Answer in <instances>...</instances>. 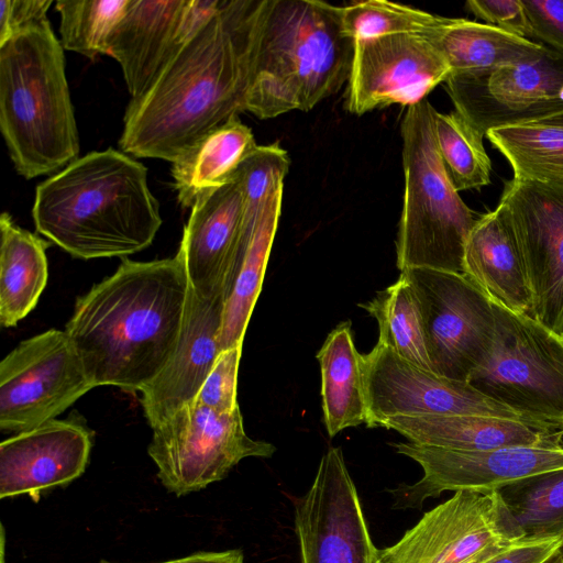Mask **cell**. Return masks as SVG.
Returning a JSON list of instances; mask_svg holds the SVG:
<instances>
[{
    "label": "cell",
    "instance_id": "obj_1",
    "mask_svg": "<svg viewBox=\"0 0 563 563\" xmlns=\"http://www.w3.org/2000/svg\"><path fill=\"white\" fill-rule=\"evenodd\" d=\"M269 0H221L217 12L131 99L119 146L174 163L207 133L245 111Z\"/></svg>",
    "mask_w": 563,
    "mask_h": 563
},
{
    "label": "cell",
    "instance_id": "obj_2",
    "mask_svg": "<svg viewBox=\"0 0 563 563\" xmlns=\"http://www.w3.org/2000/svg\"><path fill=\"white\" fill-rule=\"evenodd\" d=\"M189 282L177 255L123 258L118 269L77 298L65 327L93 387L141 391L177 347Z\"/></svg>",
    "mask_w": 563,
    "mask_h": 563
},
{
    "label": "cell",
    "instance_id": "obj_3",
    "mask_svg": "<svg viewBox=\"0 0 563 563\" xmlns=\"http://www.w3.org/2000/svg\"><path fill=\"white\" fill-rule=\"evenodd\" d=\"M38 233L73 257H125L148 247L162 225L147 169L122 151H95L38 184Z\"/></svg>",
    "mask_w": 563,
    "mask_h": 563
},
{
    "label": "cell",
    "instance_id": "obj_4",
    "mask_svg": "<svg viewBox=\"0 0 563 563\" xmlns=\"http://www.w3.org/2000/svg\"><path fill=\"white\" fill-rule=\"evenodd\" d=\"M0 129L14 168L25 179L78 158L64 48L47 19L0 44Z\"/></svg>",
    "mask_w": 563,
    "mask_h": 563
},
{
    "label": "cell",
    "instance_id": "obj_5",
    "mask_svg": "<svg viewBox=\"0 0 563 563\" xmlns=\"http://www.w3.org/2000/svg\"><path fill=\"white\" fill-rule=\"evenodd\" d=\"M340 7L317 0H269L245 111L265 120L309 111L349 81L355 41Z\"/></svg>",
    "mask_w": 563,
    "mask_h": 563
},
{
    "label": "cell",
    "instance_id": "obj_6",
    "mask_svg": "<svg viewBox=\"0 0 563 563\" xmlns=\"http://www.w3.org/2000/svg\"><path fill=\"white\" fill-rule=\"evenodd\" d=\"M435 111L424 99L408 107L400 125L405 194L397 267L463 274L465 243L479 216L462 200L444 167Z\"/></svg>",
    "mask_w": 563,
    "mask_h": 563
},
{
    "label": "cell",
    "instance_id": "obj_7",
    "mask_svg": "<svg viewBox=\"0 0 563 563\" xmlns=\"http://www.w3.org/2000/svg\"><path fill=\"white\" fill-rule=\"evenodd\" d=\"M492 303L495 346L468 384L529 419L563 430V335L494 299Z\"/></svg>",
    "mask_w": 563,
    "mask_h": 563
},
{
    "label": "cell",
    "instance_id": "obj_8",
    "mask_svg": "<svg viewBox=\"0 0 563 563\" xmlns=\"http://www.w3.org/2000/svg\"><path fill=\"white\" fill-rule=\"evenodd\" d=\"M152 431L147 453L176 496L221 481L245 457H269L276 450L246 434L240 407L221 413L191 400Z\"/></svg>",
    "mask_w": 563,
    "mask_h": 563
},
{
    "label": "cell",
    "instance_id": "obj_9",
    "mask_svg": "<svg viewBox=\"0 0 563 563\" xmlns=\"http://www.w3.org/2000/svg\"><path fill=\"white\" fill-rule=\"evenodd\" d=\"M400 273L419 302L433 373L468 383L495 346L492 299L464 274L427 268Z\"/></svg>",
    "mask_w": 563,
    "mask_h": 563
},
{
    "label": "cell",
    "instance_id": "obj_10",
    "mask_svg": "<svg viewBox=\"0 0 563 563\" xmlns=\"http://www.w3.org/2000/svg\"><path fill=\"white\" fill-rule=\"evenodd\" d=\"M523 534L498 490L461 489L427 511L376 563H476Z\"/></svg>",
    "mask_w": 563,
    "mask_h": 563
},
{
    "label": "cell",
    "instance_id": "obj_11",
    "mask_svg": "<svg viewBox=\"0 0 563 563\" xmlns=\"http://www.w3.org/2000/svg\"><path fill=\"white\" fill-rule=\"evenodd\" d=\"M65 330L20 342L0 363V429L20 433L55 419L92 389Z\"/></svg>",
    "mask_w": 563,
    "mask_h": 563
},
{
    "label": "cell",
    "instance_id": "obj_12",
    "mask_svg": "<svg viewBox=\"0 0 563 563\" xmlns=\"http://www.w3.org/2000/svg\"><path fill=\"white\" fill-rule=\"evenodd\" d=\"M363 369L369 428L395 417L419 416L536 421L487 397L471 384L424 369L379 343L363 355Z\"/></svg>",
    "mask_w": 563,
    "mask_h": 563
},
{
    "label": "cell",
    "instance_id": "obj_13",
    "mask_svg": "<svg viewBox=\"0 0 563 563\" xmlns=\"http://www.w3.org/2000/svg\"><path fill=\"white\" fill-rule=\"evenodd\" d=\"M446 91L455 111L484 136L489 130L536 123L563 111V53L542 54L474 76H450Z\"/></svg>",
    "mask_w": 563,
    "mask_h": 563
},
{
    "label": "cell",
    "instance_id": "obj_14",
    "mask_svg": "<svg viewBox=\"0 0 563 563\" xmlns=\"http://www.w3.org/2000/svg\"><path fill=\"white\" fill-rule=\"evenodd\" d=\"M416 461L423 476L394 492L395 508H421L444 490L489 493L543 472L563 468V444L515 445L487 451H453L412 442L393 444Z\"/></svg>",
    "mask_w": 563,
    "mask_h": 563
},
{
    "label": "cell",
    "instance_id": "obj_15",
    "mask_svg": "<svg viewBox=\"0 0 563 563\" xmlns=\"http://www.w3.org/2000/svg\"><path fill=\"white\" fill-rule=\"evenodd\" d=\"M295 530L301 563H375L377 548L341 448L322 455L312 485L296 500Z\"/></svg>",
    "mask_w": 563,
    "mask_h": 563
},
{
    "label": "cell",
    "instance_id": "obj_16",
    "mask_svg": "<svg viewBox=\"0 0 563 563\" xmlns=\"http://www.w3.org/2000/svg\"><path fill=\"white\" fill-rule=\"evenodd\" d=\"M451 69L428 33H400L355 41L346 109L363 114L391 104L412 106Z\"/></svg>",
    "mask_w": 563,
    "mask_h": 563
},
{
    "label": "cell",
    "instance_id": "obj_17",
    "mask_svg": "<svg viewBox=\"0 0 563 563\" xmlns=\"http://www.w3.org/2000/svg\"><path fill=\"white\" fill-rule=\"evenodd\" d=\"M218 9L216 0H130L107 41L132 99L196 36Z\"/></svg>",
    "mask_w": 563,
    "mask_h": 563
},
{
    "label": "cell",
    "instance_id": "obj_18",
    "mask_svg": "<svg viewBox=\"0 0 563 563\" xmlns=\"http://www.w3.org/2000/svg\"><path fill=\"white\" fill-rule=\"evenodd\" d=\"M500 201L525 256L534 318L563 335V184L514 177Z\"/></svg>",
    "mask_w": 563,
    "mask_h": 563
},
{
    "label": "cell",
    "instance_id": "obj_19",
    "mask_svg": "<svg viewBox=\"0 0 563 563\" xmlns=\"http://www.w3.org/2000/svg\"><path fill=\"white\" fill-rule=\"evenodd\" d=\"M91 431L78 419L49 420L16 433L0 444V498L29 495L37 500L86 470Z\"/></svg>",
    "mask_w": 563,
    "mask_h": 563
},
{
    "label": "cell",
    "instance_id": "obj_20",
    "mask_svg": "<svg viewBox=\"0 0 563 563\" xmlns=\"http://www.w3.org/2000/svg\"><path fill=\"white\" fill-rule=\"evenodd\" d=\"M243 216V190L235 179H229L195 200L176 255L198 297L210 299L223 295L225 300Z\"/></svg>",
    "mask_w": 563,
    "mask_h": 563
},
{
    "label": "cell",
    "instance_id": "obj_21",
    "mask_svg": "<svg viewBox=\"0 0 563 563\" xmlns=\"http://www.w3.org/2000/svg\"><path fill=\"white\" fill-rule=\"evenodd\" d=\"M224 296L205 299L189 286L180 338L165 368L141 393V405L154 429L190 402L221 353L219 334Z\"/></svg>",
    "mask_w": 563,
    "mask_h": 563
},
{
    "label": "cell",
    "instance_id": "obj_22",
    "mask_svg": "<svg viewBox=\"0 0 563 563\" xmlns=\"http://www.w3.org/2000/svg\"><path fill=\"white\" fill-rule=\"evenodd\" d=\"M464 275L492 299L534 318V302L525 256L508 207L479 216L464 247Z\"/></svg>",
    "mask_w": 563,
    "mask_h": 563
},
{
    "label": "cell",
    "instance_id": "obj_23",
    "mask_svg": "<svg viewBox=\"0 0 563 563\" xmlns=\"http://www.w3.org/2000/svg\"><path fill=\"white\" fill-rule=\"evenodd\" d=\"M379 427L409 442L453 451H487L515 445L563 444V430L548 423L484 416L395 417Z\"/></svg>",
    "mask_w": 563,
    "mask_h": 563
},
{
    "label": "cell",
    "instance_id": "obj_24",
    "mask_svg": "<svg viewBox=\"0 0 563 563\" xmlns=\"http://www.w3.org/2000/svg\"><path fill=\"white\" fill-rule=\"evenodd\" d=\"M446 59L450 76H474L539 57L544 45L486 23L441 16L427 32Z\"/></svg>",
    "mask_w": 563,
    "mask_h": 563
},
{
    "label": "cell",
    "instance_id": "obj_25",
    "mask_svg": "<svg viewBox=\"0 0 563 563\" xmlns=\"http://www.w3.org/2000/svg\"><path fill=\"white\" fill-rule=\"evenodd\" d=\"M283 195L284 184L266 199L253 233L234 267L223 306L219 334L221 351L243 344L277 232Z\"/></svg>",
    "mask_w": 563,
    "mask_h": 563
},
{
    "label": "cell",
    "instance_id": "obj_26",
    "mask_svg": "<svg viewBox=\"0 0 563 563\" xmlns=\"http://www.w3.org/2000/svg\"><path fill=\"white\" fill-rule=\"evenodd\" d=\"M0 323L11 328L37 305L46 287L49 243L16 225L8 212L0 217Z\"/></svg>",
    "mask_w": 563,
    "mask_h": 563
},
{
    "label": "cell",
    "instance_id": "obj_27",
    "mask_svg": "<svg viewBox=\"0 0 563 563\" xmlns=\"http://www.w3.org/2000/svg\"><path fill=\"white\" fill-rule=\"evenodd\" d=\"M317 358L321 372L323 419L329 435L367 423L363 355L354 345L349 321L328 334Z\"/></svg>",
    "mask_w": 563,
    "mask_h": 563
},
{
    "label": "cell",
    "instance_id": "obj_28",
    "mask_svg": "<svg viewBox=\"0 0 563 563\" xmlns=\"http://www.w3.org/2000/svg\"><path fill=\"white\" fill-rule=\"evenodd\" d=\"M256 146L252 130L239 115L207 133L172 163L178 202L191 208L201 194L227 183Z\"/></svg>",
    "mask_w": 563,
    "mask_h": 563
},
{
    "label": "cell",
    "instance_id": "obj_29",
    "mask_svg": "<svg viewBox=\"0 0 563 563\" xmlns=\"http://www.w3.org/2000/svg\"><path fill=\"white\" fill-rule=\"evenodd\" d=\"M364 308L377 320L379 344L407 361L432 371L423 331L422 316L416 294L400 273L397 282L378 291Z\"/></svg>",
    "mask_w": 563,
    "mask_h": 563
},
{
    "label": "cell",
    "instance_id": "obj_30",
    "mask_svg": "<svg viewBox=\"0 0 563 563\" xmlns=\"http://www.w3.org/2000/svg\"><path fill=\"white\" fill-rule=\"evenodd\" d=\"M507 158L514 177L563 184V126L529 123L485 135Z\"/></svg>",
    "mask_w": 563,
    "mask_h": 563
},
{
    "label": "cell",
    "instance_id": "obj_31",
    "mask_svg": "<svg viewBox=\"0 0 563 563\" xmlns=\"http://www.w3.org/2000/svg\"><path fill=\"white\" fill-rule=\"evenodd\" d=\"M527 539H563V468L523 478L498 490Z\"/></svg>",
    "mask_w": 563,
    "mask_h": 563
},
{
    "label": "cell",
    "instance_id": "obj_32",
    "mask_svg": "<svg viewBox=\"0 0 563 563\" xmlns=\"http://www.w3.org/2000/svg\"><path fill=\"white\" fill-rule=\"evenodd\" d=\"M434 132L440 156L457 191L490 184L492 163L484 135L457 111H435Z\"/></svg>",
    "mask_w": 563,
    "mask_h": 563
},
{
    "label": "cell",
    "instance_id": "obj_33",
    "mask_svg": "<svg viewBox=\"0 0 563 563\" xmlns=\"http://www.w3.org/2000/svg\"><path fill=\"white\" fill-rule=\"evenodd\" d=\"M130 0H60V44L64 49L95 58L107 54V41Z\"/></svg>",
    "mask_w": 563,
    "mask_h": 563
},
{
    "label": "cell",
    "instance_id": "obj_34",
    "mask_svg": "<svg viewBox=\"0 0 563 563\" xmlns=\"http://www.w3.org/2000/svg\"><path fill=\"white\" fill-rule=\"evenodd\" d=\"M288 167L289 157L286 150L275 142L257 145L230 175L229 179L240 183L244 196V216L238 252L245 249L266 199L284 184Z\"/></svg>",
    "mask_w": 563,
    "mask_h": 563
},
{
    "label": "cell",
    "instance_id": "obj_35",
    "mask_svg": "<svg viewBox=\"0 0 563 563\" xmlns=\"http://www.w3.org/2000/svg\"><path fill=\"white\" fill-rule=\"evenodd\" d=\"M340 8L343 32L354 41L426 33L441 19L440 15L385 0L354 1Z\"/></svg>",
    "mask_w": 563,
    "mask_h": 563
},
{
    "label": "cell",
    "instance_id": "obj_36",
    "mask_svg": "<svg viewBox=\"0 0 563 563\" xmlns=\"http://www.w3.org/2000/svg\"><path fill=\"white\" fill-rule=\"evenodd\" d=\"M242 344L221 351L203 385L192 399L197 405L225 413L239 407L238 372Z\"/></svg>",
    "mask_w": 563,
    "mask_h": 563
},
{
    "label": "cell",
    "instance_id": "obj_37",
    "mask_svg": "<svg viewBox=\"0 0 563 563\" xmlns=\"http://www.w3.org/2000/svg\"><path fill=\"white\" fill-rule=\"evenodd\" d=\"M465 8L486 24L531 41V29L521 0H470Z\"/></svg>",
    "mask_w": 563,
    "mask_h": 563
},
{
    "label": "cell",
    "instance_id": "obj_38",
    "mask_svg": "<svg viewBox=\"0 0 563 563\" xmlns=\"http://www.w3.org/2000/svg\"><path fill=\"white\" fill-rule=\"evenodd\" d=\"M521 4L530 24L531 38L563 53V0H521Z\"/></svg>",
    "mask_w": 563,
    "mask_h": 563
},
{
    "label": "cell",
    "instance_id": "obj_39",
    "mask_svg": "<svg viewBox=\"0 0 563 563\" xmlns=\"http://www.w3.org/2000/svg\"><path fill=\"white\" fill-rule=\"evenodd\" d=\"M51 0H1L0 1V44L22 29L46 18Z\"/></svg>",
    "mask_w": 563,
    "mask_h": 563
},
{
    "label": "cell",
    "instance_id": "obj_40",
    "mask_svg": "<svg viewBox=\"0 0 563 563\" xmlns=\"http://www.w3.org/2000/svg\"><path fill=\"white\" fill-rule=\"evenodd\" d=\"M562 548L563 539L523 538L476 563H544Z\"/></svg>",
    "mask_w": 563,
    "mask_h": 563
},
{
    "label": "cell",
    "instance_id": "obj_41",
    "mask_svg": "<svg viewBox=\"0 0 563 563\" xmlns=\"http://www.w3.org/2000/svg\"><path fill=\"white\" fill-rule=\"evenodd\" d=\"M99 563L114 562L102 560ZM161 563H244V558L240 550H228L222 552H200L186 558Z\"/></svg>",
    "mask_w": 563,
    "mask_h": 563
},
{
    "label": "cell",
    "instance_id": "obj_42",
    "mask_svg": "<svg viewBox=\"0 0 563 563\" xmlns=\"http://www.w3.org/2000/svg\"><path fill=\"white\" fill-rule=\"evenodd\" d=\"M536 123H541V124H551V125H561L563 126V111L560 112V113H556L554 115H551L549 118H545L543 120H540Z\"/></svg>",
    "mask_w": 563,
    "mask_h": 563
},
{
    "label": "cell",
    "instance_id": "obj_43",
    "mask_svg": "<svg viewBox=\"0 0 563 563\" xmlns=\"http://www.w3.org/2000/svg\"><path fill=\"white\" fill-rule=\"evenodd\" d=\"M563 561V548L559 550L554 555H552L544 563H562Z\"/></svg>",
    "mask_w": 563,
    "mask_h": 563
},
{
    "label": "cell",
    "instance_id": "obj_44",
    "mask_svg": "<svg viewBox=\"0 0 563 563\" xmlns=\"http://www.w3.org/2000/svg\"><path fill=\"white\" fill-rule=\"evenodd\" d=\"M1 563H4L3 558H2V560H1Z\"/></svg>",
    "mask_w": 563,
    "mask_h": 563
},
{
    "label": "cell",
    "instance_id": "obj_45",
    "mask_svg": "<svg viewBox=\"0 0 563 563\" xmlns=\"http://www.w3.org/2000/svg\"><path fill=\"white\" fill-rule=\"evenodd\" d=\"M562 563H563V561H562Z\"/></svg>",
    "mask_w": 563,
    "mask_h": 563
},
{
    "label": "cell",
    "instance_id": "obj_46",
    "mask_svg": "<svg viewBox=\"0 0 563 563\" xmlns=\"http://www.w3.org/2000/svg\"><path fill=\"white\" fill-rule=\"evenodd\" d=\"M375 563H376V561H375Z\"/></svg>",
    "mask_w": 563,
    "mask_h": 563
}]
</instances>
